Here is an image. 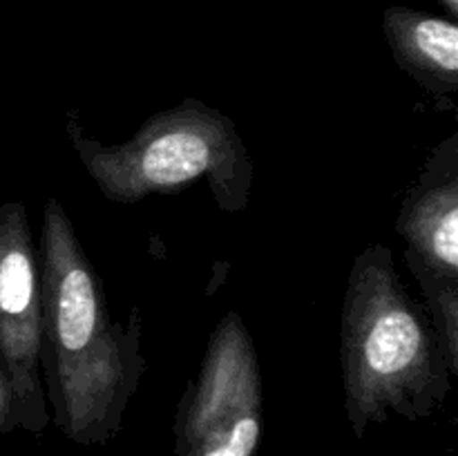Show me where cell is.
Masks as SVG:
<instances>
[{
  "label": "cell",
  "mask_w": 458,
  "mask_h": 456,
  "mask_svg": "<svg viewBox=\"0 0 458 456\" xmlns=\"http://www.w3.org/2000/svg\"><path fill=\"white\" fill-rule=\"evenodd\" d=\"M65 132L98 192L114 204L177 195L206 182L222 213H240L253 192V159L231 116L199 98L148 116L137 134L116 146L89 137L67 112Z\"/></svg>",
  "instance_id": "cell-3"
},
{
  "label": "cell",
  "mask_w": 458,
  "mask_h": 456,
  "mask_svg": "<svg viewBox=\"0 0 458 456\" xmlns=\"http://www.w3.org/2000/svg\"><path fill=\"white\" fill-rule=\"evenodd\" d=\"M383 31L396 65L416 80L438 110H456V21L405 4H392L383 12Z\"/></svg>",
  "instance_id": "cell-7"
},
{
  "label": "cell",
  "mask_w": 458,
  "mask_h": 456,
  "mask_svg": "<svg viewBox=\"0 0 458 456\" xmlns=\"http://www.w3.org/2000/svg\"><path fill=\"white\" fill-rule=\"evenodd\" d=\"M396 232L419 286L458 282V130L429 150L403 199Z\"/></svg>",
  "instance_id": "cell-6"
},
{
  "label": "cell",
  "mask_w": 458,
  "mask_h": 456,
  "mask_svg": "<svg viewBox=\"0 0 458 456\" xmlns=\"http://www.w3.org/2000/svg\"><path fill=\"white\" fill-rule=\"evenodd\" d=\"M264 432L262 369L244 317L228 311L177 407V456H255Z\"/></svg>",
  "instance_id": "cell-4"
},
{
  "label": "cell",
  "mask_w": 458,
  "mask_h": 456,
  "mask_svg": "<svg viewBox=\"0 0 458 456\" xmlns=\"http://www.w3.org/2000/svg\"><path fill=\"white\" fill-rule=\"evenodd\" d=\"M40 335L43 298L30 215L22 201H4L0 206V360L16 393L21 427L34 434L49 423L40 378Z\"/></svg>",
  "instance_id": "cell-5"
},
{
  "label": "cell",
  "mask_w": 458,
  "mask_h": 456,
  "mask_svg": "<svg viewBox=\"0 0 458 456\" xmlns=\"http://www.w3.org/2000/svg\"><path fill=\"white\" fill-rule=\"evenodd\" d=\"M340 365L344 410L358 438L392 414L425 418L452 389L428 311L410 295L385 244L365 246L349 271Z\"/></svg>",
  "instance_id": "cell-2"
},
{
  "label": "cell",
  "mask_w": 458,
  "mask_h": 456,
  "mask_svg": "<svg viewBox=\"0 0 458 456\" xmlns=\"http://www.w3.org/2000/svg\"><path fill=\"white\" fill-rule=\"evenodd\" d=\"M437 3L441 4L443 9H445L447 16H450L452 21H456V16H458V0H437Z\"/></svg>",
  "instance_id": "cell-9"
},
{
  "label": "cell",
  "mask_w": 458,
  "mask_h": 456,
  "mask_svg": "<svg viewBox=\"0 0 458 456\" xmlns=\"http://www.w3.org/2000/svg\"><path fill=\"white\" fill-rule=\"evenodd\" d=\"M36 253L43 298L40 378L52 418L74 443H106L121 427L146 371L141 307L130 308L128 322L112 320L101 275L56 197L43 208Z\"/></svg>",
  "instance_id": "cell-1"
},
{
  "label": "cell",
  "mask_w": 458,
  "mask_h": 456,
  "mask_svg": "<svg viewBox=\"0 0 458 456\" xmlns=\"http://www.w3.org/2000/svg\"><path fill=\"white\" fill-rule=\"evenodd\" d=\"M18 427H21V410H18L16 393H13L7 369L0 360V434L13 432Z\"/></svg>",
  "instance_id": "cell-8"
}]
</instances>
